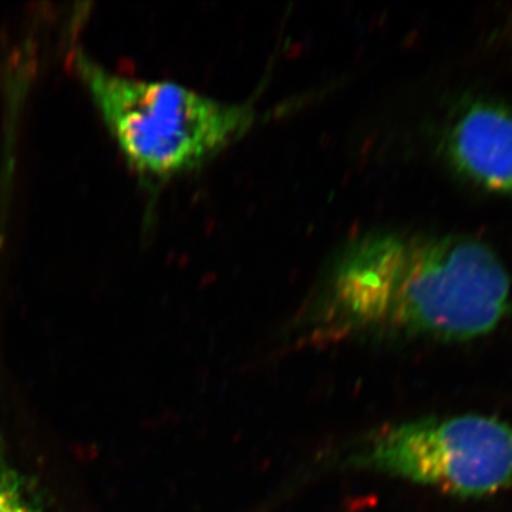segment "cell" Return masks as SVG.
I'll list each match as a JSON object with an SVG mask.
<instances>
[{"label":"cell","mask_w":512,"mask_h":512,"mask_svg":"<svg viewBox=\"0 0 512 512\" xmlns=\"http://www.w3.org/2000/svg\"><path fill=\"white\" fill-rule=\"evenodd\" d=\"M511 279L493 249L457 235L379 231L343 248L305 315L311 342H467L510 315Z\"/></svg>","instance_id":"obj_1"},{"label":"cell","mask_w":512,"mask_h":512,"mask_svg":"<svg viewBox=\"0 0 512 512\" xmlns=\"http://www.w3.org/2000/svg\"><path fill=\"white\" fill-rule=\"evenodd\" d=\"M74 66L127 163L146 177L164 180L200 167L254 121L249 106L117 73L83 52Z\"/></svg>","instance_id":"obj_2"},{"label":"cell","mask_w":512,"mask_h":512,"mask_svg":"<svg viewBox=\"0 0 512 512\" xmlns=\"http://www.w3.org/2000/svg\"><path fill=\"white\" fill-rule=\"evenodd\" d=\"M349 466L461 498L512 487V424L481 414L390 424L348 454Z\"/></svg>","instance_id":"obj_3"},{"label":"cell","mask_w":512,"mask_h":512,"mask_svg":"<svg viewBox=\"0 0 512 512\" xmlns=\"http://www.w3.org/2000/svg\"><path fill=\"white\" fill-rule=\"evenodd\" d=\"M446 151L458 173L512 198V111L491 101L468 104L453 121Z\"/></svg>","instance_id":"obj_4"},{"label":"cell","mask_w":512,"mask_h":512,"mask_svg":"<svg viewBox=\"0 0 512 512\" xmlns=\"http://www.w3.org/2000/svg\"><path fill=\"white\" fill-rule=\"evenodd\" d=\"M0 512H35L0 451Z\"/></svg>","instance_id":"obj_5"}]
</instances>
